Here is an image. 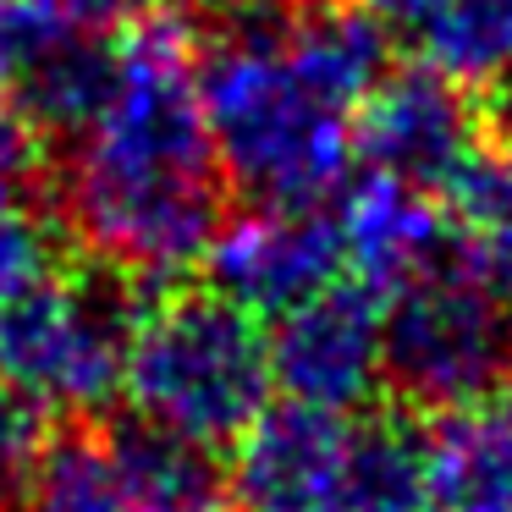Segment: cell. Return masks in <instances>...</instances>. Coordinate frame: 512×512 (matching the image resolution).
I'll return each instance as SVG.
<instances>
[{
  "label": "cell",
  "mask_w": 512,
  "mask_h": 512,
  "mask_svg": "<svg viewBox=\"0 0 512 512\" xmlns=\"http://www.w3.org/2000/svg\"><path fill=\"white\" fill-rule=\"evenodd\" d=\"M226 193L199 100V34L171 12L133 17L116 100L61 160V226L89 259L160 287L204 265L232 215Z\"/></svg>",
  "instance_id": "1"
},
{
  "label": "cell",
  "mask_w": 512,
  "mask_h": 512,
  "mask_svg": "<svg viewBox=\"0 0 512 512\" xmlns=\"http://www.w3.org/2000/svg\"><path fill=\"white\" fill-rule=\"evenodd\" d=\"M303 0H215L199 100L226 188L248 204H331L358 160V105L298 56Z\"/></svg>",
  "instance_id": "2"
},
{
  "label": "cell",
  "mask_w": 512,
  "mask_h": 512,
  "mask_svg": "<svg viewBox=\"0 0 512 512\" xmlns=\"http://www.w3.org/2000/svg\"><path fill=\"white\" fill-rule=\"evenodd\" d=\"M122 397L133 413L232 452L276 402L270 325L215 287L155 292L138 320Z\"/></svg>",
  "instance_id": "3"
},
{
  "label": "cell",
  "mask_w": 512,
  "mask_h": 512,
  "mask_svg": "<svg viewBox=\"0 0 512 512\" xmlns=\"http://www.w3.org/2000/svg\"><path fill=\"white\" fill-rule=\"evenodd\" d=\"M155 292L100 259L83 270H45L0 303V380L45 419H89L111 408L127 391L133 336Z\"/></svg>",
  "instance_id": "4"
},
{
  "label": "cell",
  "mask_w": 512,
  "mask_h": 512,
  "mask_svg": "<svg viewBox=\"0 0 512 512\" xmlns=\"http://www.w3.org/2000/svg\"><path fill=\"white\" fill-rule=\"evenodd\" d=\"M512 380V303L457 237L386 298V391L408 413H446Z\"/></svg>",
  "instance_id": "5"
},
{
  "label": "cell",
  "mask_w": 512,
  "mask_h": 512,
  "mask_svg": "<svg viewBox=\"0 0 512 512\" xmlns=\"http://www.w3.org/2000/svg\"><path fill=\"white\" fill-rule=\"evenodd\" d=\"M270 369L287 402L364 413L386 391V298L342 276L292 303L270 320Z\"/></svg>",
  "instance_id": "6"
},
{
  "label": "cell",
  "mask_w": 512,
  "mask_h": 512,
  "mask_svg": "<svg viewBox=\"0 0 512 512\" xmlns=\"http://www.w3.org/2000/svg\"><path fill=\"white\" fill-rule=\"evenodd\" d=\"M485 149V111L468 83L441 67H391L358 111V160L375 177L441 199V188Z\"/></svg>",
  "instance_id": "7"
},
{
  "label": "cell",
  "mask_w": 512,
  "mask_h": 512,
  "mask_svg": "<svg viewBox=\"0 0 512 512\" xmlns=\"http://www.w3.org/2000/svg\"><path fill=\"white\" fill-rule=\"evenodd\" d=\"M204 270L215 292L254 309L259 320H276L292 303L347 276L336 210L331 204H248L243 215H226L221 237L204 254Z\"/></svg>",
  "instance_id": "8"
},
{
  "label": "cell",
  "mask_w": 512,
  "mask_h": 512,
  "mask_svg": "<svg viewBox=\"0 0 512 512\" xmlns=\"http://www.w3.org/2000/svg\"><path fill=\"white\" fill-rule=\"evenodd\" d=\"M353 413L270 402L226 452L232 512H347Z\"/></svg>",
  "instance_id": "9"
},
{
  "label": "cell",
  "mask_w": 512,
  "mask_h": 512,
  "mask_svg": "<svg viewBox=\"0 0 512 512\" xmlns=\"http://www.w3.org/2000/svg\"><path fill=\"white\" fill-rule=\"evenodd\" d=\"M331 210H336V232H342L347 281L380 292V298H391L402 281L435 265L441 248L452 243V226H446L441 204L430 193L402 188V182L375 177V171L347 182L331 199Z\"/></svg>",
  "instance_id": "10"
},
{
  "label": "cell",
  "mask_w": 512,
  "mask_h": 512,
  "mask_svg": "<svg viewBox=\"0 0 512 512\" xmlns=\"http://www.w3.org/2000/svg\"><path fill=\"white\" fill-rule=\"evenodd\" d=\"M100 446L138 512H232V474L221 446L171 430L149 413L111 419Z\"/></svg>",
  "instance_id": "11"
},
{
  "label": "cell",
  "mask_w": 512,
  "mask_h": 512,
  "mask_svg": "<svg viewBox=\"0 0 512 512\" xmlns=\"http://www.w3.org/2000/svg\"><path fill=\"white\" fill-rule=\"evenodd\" d=\"M424 441L435 512H512V386L435 413Z\"/></svg>",
  "instance_id": "12"
},
{
  "label": "cell",
  "mask_w": 512,
  "mask_h": 512,
  "mask_svg": "<svg viewBox=\"0 0 512 512\" xmlns=\"http://www.w3.org/2000/svg\"><path fill=\"white\" fill-rule=\"evenodd\" d=\"M380 17L391 50L457 83H490L512 67V0H364Z\"/></svg>",
  "instance_id": "13"
},
{
  "label": "cell",
  "mask_w": 512,
  "mask_h": 512,
  "mask_svg": "<svg viewBox=\"0 0 512 512\" xmlns=\"http://www.w3.org/2000/svg\"><path fill=\"white\" fill-rule=\"evenodd\" d=\"M116 83H122V39L100 34V28H78L6 100L34 122V133L45 144H78L105 116V105L116 100Z\"/></svg>",
  "instance_id": "14"
},
{
  "label": "cell",
  "mask_w": 512,
  "mask_h": 512,
  "mask_svg": "<svg viewBox=\"0 0 512 512\" xmlns=\"http://www.w3.org/2000/svg\"><path fill=\"white\" fill-rule=\"evenodd\" d=\"M347 512H435L430 441L408 408L353 413L347 441Z\"/></svg>",
  "instance_id": "15"
},
{
  "label": "cell",
  "mask_w": 512,
  "mask_h": 512,
  "mask_svg": "<svg viewBox=\"0 0 512 512\" xmlns=\"http://www.w3.org/2000/svg\"><path fill=\"white\" fill-rule=\"evenodd\" d=\"M23 512H138L105 457L100 435H50L23 485Z\"/></svg>",
  "instance_id": "16"
},
{
  "label": "cell",
  "mask_w": 512,
  "mask_h": 512,
  "mask_svg": "<svg viewBox=\"0 0 512 512\" xmlns=\"http://www.w3.org/2000/svg\"><path fill=\"white\" fill-rule=\"evenodd\" d=\"M83 23L56 12L50 0H0V94L28 83Z\"/></svg>",
  "instance_id": "17"
},
{
  "label": "cell",
  "mask_w": 512,
  "mask_h": 512,
  "mask_svg": "<svg viewBox=\"0 0 512 512\" xmlns=\"http://www.w3.org/2000/svg\"><path fill=\"white\" fill-rule=\"evenodd\" d=\"M56 270V237L28 204H0V303Z\"/></svg>",
  "instance_id": "18"
},
{
  "label": "cell",
  "mask_w": 512,
  "mask_h": 512,
  "mask_svg": "<svg viewBox=\"0 0 512 512\" xmlns=\"http://www.w3.org/2000/svg\"><path fill=\"white\" fill-rule=\"evenodd\" d=\"M45 446H50L45 413L23 391H12L0 380V501L23 496V485H28V474H34Z\"/></svg>",
  "instance_id": "19"
},
{
  "label": "cell",
  "mask_w": 512,
  "mask_h": 512,
  "mask_svg": "<svg viewBox=\"0 0 512 512\" xmlns=\"http://www.w3.org/2000/svg\"><path fill=\"white\" fill-rule=\"evenodd\" d=\"M45 182V138L0 94V204H28Z\"/></svg>",
  "instance_id": "20"
},
{
  "label": "cell",
  "mask_w": 512,
  "mask_h": 512,
  "mask_svg": "<svg viewBox=\"0 0 512 512\" xmlns=\"http://www.w3.org/2000/svg\"><path fill=\"white\" fill-rule=\"evenodd\" d=\"M56 12H67L83 28H127L133 17H144V0H50Z\"/></svg>",
  "instance_id": "21"
},
{
  "label": "cell",
  "mask_w": 512,
  "mask_h": 512,
  "mask_svg": "<svg viewBox=\"0 0 512 512\" xmlns=\"http://www.w3.org/2000/svg\"><path fill=\"white\" fill-rule=\"evenodd\" d=\"M479 111H485V138L512 160V67L501 72V78L485 83V94H479Z\"/></svg>",
  "instance_id": "22"
},
{
  "label": "cell",
  "mask_w": 512,
  "mask_h": 512,
  "mask_svg": "<svg viewBox=\"0 0 512 512\" xmlns=\"http://www.w3.org/2000/svg\"><path fill=\"white\" fill-rule=\"evenodd\" d=\"M303 6H342V0H303Z\"/></svg>",
  "instance_id": "23"
},
{
  "label": "cell",
  "mask_w": 512,
  "mask_h": 512,
  "mask_svg": "<svg viewBox=\"0 0 512 512\" xmlns=\"http://www.w3.org/2000/svg\"><path fill=\"white\" fill-rule=\"evenodd\" d=\"M199 6H215V0H199Z\"/></svg>",
  "instance_id": "24"
},
{
  "label": "cell",
  "mask_w": 512,
  "mask_h": 512,
  "mask_svg": "<svg viewBox=\"0 0 512 512\" xmlns=\"http://www.w3.org/2000/svg\"><path fill=\"white\" fill-rule=\"evenodd\" d=\"M0 512H6V501H0Z\"/></svg>",
  "instance_id": "25"
}]
</instances>
